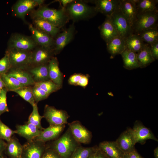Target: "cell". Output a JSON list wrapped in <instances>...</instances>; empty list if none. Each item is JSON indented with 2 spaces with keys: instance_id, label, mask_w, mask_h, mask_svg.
Returning a JSON list of instances; mask_svg holds the SVG:
<instances>
[{
  "instance_id": "cell-1",
  "label": "cell",
  "mask_w": 158,
  "mask_h": 158,
  "mask_svg": "<svg viewBox=\"0 0 158 158\" xmlns=\"http://www.w3.org/2000/svg\"><path fill=\"white\" fill-rule=\"evenodd\" d=\"M33 18H37L46 20L57 27L61 28L70 20L65 8L56 9L46 6L40 7L32 14Z\"/></svg>"
},
{
  "instance_id": "cell-2",
  "label": "cell",
  "mask_w": 158,
  "mask_h": 158,
  "mask_svg": "<svg viewBox=\"0 0 158 158\" xmlns=\"http://www.w3.org/2000/svg\"><path fill=\"white\" fill-rule=\"evenodd\" d=\"M47 145L61 158H69L75 149L81 145L73 137L69 127L63 135Z\"/></svg>"
},
{
  "instance_id": "cell-3",
  "label": "cell",
  "mask_w": 158,
  "mask_h": 158,
  "mask_svg": "<svg viewBox=\"0 0 158 158\" xmlns=\"http://www.w3.org/2000/svg\"><path fill=\"white\" fill-rule=\"evenodd\" d=\"M69 20L75 22L89 19L98 12L95 6H91L84 1L75 0L68 4L65 8Z\"/></svg>"
},
{
  "instance_id": "cell-4",
  "label": "cell",
  "mask_w": 158,
  "mask_h": 158,
  "mask_svg": "<svg viewBox=\"0 0 158 158\" xmlns=\"http://www.w3.org/2000/svg\"><path fill=\"white\" fill-rule=\"evenodd\" d=\"M158 11L138 13L136 20L133 27V33L137 34L142 31L151 28L157 27Z\"/></svg>"
},
{
  "instance_id": "cell-5",
  "label": "cell",
  "mask_w": 158,
  "mask_h": 158,
  "mask_svg": "<svg viewBox=\"0 0 158 158\" xmlns=\"http://www.w3.org/2000/svg\"><path fill=\"white\" fill-rule=\"evenodd\" d=\"M11 67L26 70L29 67L32 51L7 48Z\"/></svg>"
},
{
  "instance_id": "cell-6",
  "label": "cell",
  "mask_w": 158,
  "mask_h": 158,
  "mask_svg": "<svg viewBox=\"0 0 158 158\" xmlns=\"http://www.w3.org/2000/svg\"><path fill=\"white\" fill-rule=\"evenodd\" d=\"M43 116L49 125H61L68 123L69 115L65 110L58 109L54 107L46 104Z\"/></svg>"
},
{
  "instance_id": "cell-7",
  "label": "cell",
  "mask_w": 158,
  "mask_h": 158,
  "mask_svg": "<svg viewBox=\"0 0 158 158\" xmlns=\"http://www.w3.org/2000/svg\"><path fill=\"white\" fill-rule=\"evenodd\" d=\"M55 55L53 49L37 45L32 51L28 68L48 63Z\"/></svg>"
},
{
  "instance_id": "cell-8",
  "label": "cell",
  "mask_w": 158,
  "mask_h": 158,
  "mask_svg": "<svg viewBox=\"0 0 158 158\" xmlns=\"http://www.w3.org/2000/svg\"><path fill=\"white\" fill-rule=\"evenodd\" d=\"M23 146L21 158H41L47 145L42 141L28 140Z\"/></svg>"
},
{
  "instance_id": "cell-9",
  "label": "cell",
  "mask_w": 158,
  "mask_h": 158,
  "mask_svg": "<svg viewBox=\"0 0 158 158\" xmlns=\"http://www.w3.org/2000/svg\"><path fill=\"white\" fill-rule=\"evenodd\" d=\"M8 48L32 51L37 46L31 37L16 33L11 36L8 42Z\"/></svg>"
},
{
  "instance_id": "cell-10",
  "label": "cell",
  "mask_w": 158,
  "mask_h": 158,
  "mask_svg": "<svg viewBox=\"0 0 158 158\" xmlns=\"http://www.w3.org/2000/svg\"><path fill=\"white\" fill-rule=\"evenodd\" d=\"M111 17L119 36L125 40L133 33V30L127 19L122 13L120 8Z\"/></svg>"
},
{
  "instance_id": "cell-11",
  "label": "cell",
  "mask_w": 158,
  "mask_h": 158,
  "mask_svg": "<svg viewBox=\"0 0 158 158\" xmlns=\"http://www.w3.org/2000/svg\"><path fill=\"white\" fill-rule=\"evenodd\" d=\"M68 127L76 141L80 144H88L91 140V132L83 126L79 121L68 123Z\"/></svg>"
},
{
  "instance_id": "cell-12",
  "label": "cell",
  "mask_w": 158,
  "mask_h": 158,
  "mask_svg": "<svg viewBox=\"0 0 158 158\" xmlns=\"http://www.w3.org/2000/svg\"><path fill=\"white\" fill-rule=\"evenodd\" d=\"M75 28L74 23L63 32L59 33L54 38L53 50L55 55L59 54L72 40Z\"/></svg>"
},
{
  "instance_id": "cell-13",
  "label": "cell",
  "mask_w": 158,
  "mask_h": 158,
  "mask_svg": "<svg viewBox=\"0 0 158 158\" xmlns=\"http://www.w3.org/2000/svg\"><path fill=\"white\" fill-rule=\"evenodd\" d=\"M85 1L94 4L98 12L108 16H111L120 8L121 0H93Z\"/></svg>"
},
{
  "instance_id": "cell-14",
  "label": "cell",
  "mask_w": 158,
  "mask_h": 158,
  "mask_svg": "<svg viewBox=\"0 0 158 158\" xmlns=\"http://www.w3.org/2000/svg\"><path fill=\"white\" fill-rule=\"evenodd\" d=\"M132 130L136 143L143 144L149 139L158 141V139L151 131L140 121H135Z\"/></svg>"
},
{
  "instance_id": "cell-15",
  "label": "cell",
  "mask_w": 158,
  "mask_h": 158,
  "mask_svg": "<svg viewBox=\"0 0 158 158\" xmlns=\"http://www.w3.org/2000/svg\"><path fill=\"white\" fill-rule=\"evenodd\" d=\"M31 37L37 45L53 49L54 39L49 35L35 28L32 24L29 25Z\"/></svg>"
},
{
  "instance_id": "cell-16",
  "label": "cell",
  "mask_w": 158,
  "mask_h": 158,
  "mask_svg": "<svg viewBox=\"0 0 158 158\" xmlns=\"http://www.w3.org/2000/svg\"><path fill=\"white\" fill-rule=\"evenodd\" d=\"M115 142L124 154L135 150L136 143L132 128H127L122 133Z\"/></svg>"
},
{
  "instance_id": "cell-17",
  "label": "cell",
  "mask_w": 158,
  "mask_h": 158,
  "mask_svg": "<svg viewBox=\"0 0 158 158\" xmlns=\"http://www.w3.org/2000/svg\"><path fill=\"white\" fill-rule=\"evenodd\" d=\"M100 35L106 44L114 38L120 36L111 16H106L104 22L99 27Z\"/></svg>"
},
{
  "instance_id": "cell-18",
  "label": "cell",
  "mask_w": 158,
  "mask_h": 158,
  "mask_svg": "<svg viewBox=\"0 0 158 158\" xmlns=\"http://www.w3.org/2000/svg\"><path fill=\"white\" fill-rule=\"evenodd\" d=\"M65 126V124L61 125H49L48 127L42 130L40 135L35 139L39 140L45 142L55 140L59 137Z\"/></svg>"
},
{
  "instance_id": "cell-19",
  "label": "cell",
  "mask_w": 158,
  "mask_h": 158,
  "mask_svg": "<svg viewBox=\"0 0 158 158\" xmlns=\"http://www.w3.org/2000/svg\"><path fill=\"white\" fill-rule=\"evenodd\" d=\"M98 147L108 158L123 157L124 154L115 141H104L99 143Z\"/></svg>"
},
{
  "instance_id": "cell-20",
  "label": "cell",
  "mask_w": 158,
  "mask_h": 158,
  "mask_svg": "<svg viewBox=\"0 0 158 158\" xmlns=\"http://www.w3.org/2000/svg\"><path fill=\"white\" fill-rule=\"evenodd\" d=\"M38 5L37 0H19L13 6V11L16 16L24 21L27 13Z\"/></svg>"
},
{
  "instance_id": "cell-21",
  "label": "cell",
  "mask_w": 158,
  "mask_h": 158,
  "mask_svg": "<svg viewBox=\"0 0 158 158\" xmlns=\"http://www.w3.org/2000/svg\"><path fill=\"white\" fill-rule=\"evenodd\" d=\"M120 8L132 29L138 14L136 6L130 0H121Z\"/></svg>"
},
{
  "instance_id": "cell-22",
  "label": "cell",
  "mask_w": 158,
  "mask_h": 158,
  "mask_svg": "<svg viewBox=\"0 0 158 158\" xmlns=\"http://www.w3.org/2000/svg\"><path fill=\"white\" fill-rule=\"evenodd\" d=\"M16 134L22 136L27 140L35 139L41 133L40 130L33 124L29 123L16 126Z\"/></svg>"
},
{
  "instance_id": "cell-23",
  "label": "cell",
  "mask_w": 158,
  "mask_h": 158,
  "mask_svg": "<svg viewBox=\"0 0 158 158\" xmlns=\"http://www.w3.org/2000/svg\"><path fill=\"white\" fill-rule=\"evenodd\" d=\"M6 74L14 78L24 86H33L35 83L26 70L11 67Z\"/></svg>"
},
{
  "instance_id": "cell-24",
  "label": "cell",
  "mask_w": 158,
  "mask_h": 158,
  "mask_svg": "<svg viewBox=\"0 0 158 158\" xmlns=\"http://www.w3.org/2000/svg\"><path fill=\"white\" fill-rule=\"evenodd\" d=\"M49 71L50 80L62 88L63 75L60 70L59 61L56 57H54L49 62Z\"/></svg>"
},
{
  "instance_id": "cell-25",
  "label": "cell",
  "mask_w": 158,
  "mask_h": 158,
  "mask_svg": "<svg viewBox=\"0 0 158 158\" xmlns=\"http://www.w3.org/2000/svg\"><path fill=\"white\" fill-rule=\"evenodd\" d=\"M26 70L30 74L35 83L50 80L49 63L29 68Z\"/></svg>"
},
{
  "instance_id": "cell-26",
  "label": "cell",
  "mask_w": 158,
  "mask_h": 158,
  "mask_svg": "<svg viewBox=\"0 0 158 158\" xmlns=\"http://www.w3.org/2000/svg\"><path fill=\"white\" fill-rule=\"evenodd\" d=\"M106 45L107 50L112 58L116 55L121 54L126 48L125 40L120 36L114 38Z\"/></svg>"
},
{
  "instance_id": "cell-27",
  "label": "cell",
  "mask_w": 158,
  "mask_h": 158,
  "mask_svg": "<svg viewBox=\"0 0 158 158\" xmlns=\"http://www.w3.org/2000/svg\"><path fill=\"white\" fill-rule=\"evenodd\" d=\"M35 27L51 36L54 39L60 33L61 28L41 19L33 18Z\"/></svg>"
},
{
  "instance_id": "cell-28",
  "label": "cell",
  "mask_w": 158,
  "mask_h": 158,
  "mask_svg": "<svg viewBox=\"0 0 158 158\" xmlns=\"http://www.w3.org/2000/svg\"><path fill=\"white\" fill-rule=\"evenodd\" d=\"M121 55L125 68L132 70L140 68L137 53L126 48Z\"/></svg>"
},
{
  "instance_id": "cell-29",
  "label": "cell",
  "mask_w": 158,
  "mask_h": 158,
  "mask_svg": "<svg viewBox=\"0 0 158 158\" xmlns=\"http://www.w3.org/2000/svg\"><path fill=\"white\" fill-rule=\"evenodd\" d=\"M23 149V146L14 136L7 142L5 149L7 154L11 158H21Z\"/></svg>"
},
{
  "instance_id": "cell-30",
  "label": "cell",
  "mask_w": 158,
  "mask_h": 158,
  "mask_svg": "<svg viewBox=\"0 0 158 158\" xmlns=\"http://www.w3.org/2000/svg\"><path fill=\"white\" fill-rule=\"evenodd\" d=\"M125 42L127 48L137 53L147 44L142 41L138 35L134 33L130 35L126 39Z\"/></svg>"
},
{
  "instance_id": "cell-31",
  "label": "cell",
  "mask_w": 158,
  "mask_h": 158,
  "mask_svg": "<svg viewBox=\"0 0 158 158\" xmlns=\"http://www.w3.org/2000/svg\"><path fill=\"white\" fill-rule=\"evenodd\" d=\"M137 57L140 68H145L155 60L150 51V46L147 44L140 51L137 53Z\"/></svg>"
},
{
  "instance_id": "cell-32",
  "label": "cell",
  "mask_w": 158,
  "mask_h": 158,
  "mask_svg": "<svg viewBox=\"0 0 158 158\" xmlns=\"http://www.w3.org/2000/svg\"><path fill=\"white\" fill-rule=\"evenodd\" d=\"M136 34L145 43L150 45L158 41V27L143 30Z\"/></svg>"
},
{
  "instance_id": "cell-33",
  "label": "cell",
  "mask_w": 158,
  "mask_h": 158,
  "mask_svg": "<svg viewBox=\"0 0 158 158\" xmlns=\"http://www.w3.org/2000/svg\"><path fill=\"white\" fill-rule=\"evenodd\" d=\"M98 148L97 146L85 147L80 145L75 149L69 158H89Z\"/></svg>"
},
{
  "instance_id": "cell-34",
  "label": "cell",
  "mask_w": 158,
  "mask_h": 158,
  "mask_svg": "<svg viewBox=\"0 0 158 158\" xmlns=\"http://www.w3.org/2000/svg\"><path fill=\"white\" fill-rule=\"evenodd\" d=\"M0 77L3 81L5 87L8 91H14L24 86L14 78L7 74L0 75Z\"/></svg>"
},
{
  "instance_id": "cell-35",
  "label": "cell",
  "mask_w": 158,
  "mask_h": 158,
  "mask_svg": "<svg viewBox=\"0 0 158 158\" xmlns=\"http://www.w3.org/2000/svg\"><path fill=\"white\" fill-rule=\"evenodd\" d=\"M32 106L36 103L32 93V86H24L14 91Z\"/></svg>"
},
{
  "instance_id": "cell-36",
  "label": "cell",
  "mask_w": 158,
  "mask_h": 158,
  "mask_svg": "<svg viewBox=\"0 0 158 158\" xmlns=\"http://www.w3.org/2000/svg\"><path fill=\"white\" fill-rule=\"evenodd\" d=\"M158 0H139L136 5L138 13L153 11L157 9Z\"/></svg>"
},
{
  "instance_id": "cell-37",
  "label": "cell",
  "mask_w": 158,
  "mask_h": 158,
  "mask_svg": "<svg viewBox=\"0 0 158 158\" xmlns=\"http://www.w3.org/2000/svg\"><path fill=\"white\" fill-rule=\"evenodd\" d=\"M32 107V111L27 123L33 124L40 130H43L44 128L41 126V120L44 117L43 116H41L39 113L37 103H36Z\"/></svg>"
},
{
  "instance_id": "cell-38",
  "label": "cell",
  "mask_w": 158,
  "mask_h": 158,
  "mask_svg": "<svg viewBox=\"0 0 158 158\" xmlns=\"http://www.w3.org/2000/svg\"><path fill=\"white\" fill-rule=\"evenodd\" d=\"M35 85L40 87L49 95L61 88L50 80L36 83Z\"/></svg>"
},
{
  "instance_id": "cell-39",
  "label": "cell",
  "mask_w": 158,
  "mask_h": 158,
  "mask_svg": "<svg viewBox=\"0 0 158 158\" xmlns=\"http://www.w3.org/2000/svg\"><path fill=\"white\" fill-rule=\"evenodd\" d=\"M16 133V130H13L3 123L0 120V138L7 142L11 139L12 136Z\"/></svg>"
},
{
  "instance_id": "cell-40",
  "label": "cell",
  "mask_w": 158,
  "mask_h": 158,
  "mask_svg": "<svg viewBox=\"0 0 158 158\" xmlns=\"http://www.w3.org/2000/svg\"><path fill=\"white\" fill-rule=\"evenodd\" d=\"M32 93L35 103L47 98L49 95L39 86L35 85L32 86Z\"/></svg>"
},
{
  "instance_id": "cell-41",
  "label": "cell",
  "mask_w": 158,
  "mask_h": 158,
  "mask_svg": "<svg viewBox=\"0 0 158 158\" xmlns=\"http://www.w3.org/2000/svg\"><path fill=\"white\" fill-rule=\"evenodd\" d=\"M11 68L8 54L6 51L4 56L0 59V75L6 74Z\"/></svg>"
},
{
  "instance_id": "cell-42",
  "label": "cell",
  "mask_w": 158,
  "mask_h": 158,
  "mask_svg": "<svg viewBox=\"0 0 158 158\" xmlns=\"http://www.w3.org/2000/svg\"><path fill=\"white\" fill-rule=\"evenodd\" d=\"M7 89L4 87L0 91V116L3 113L9 112L6 101Z\"/></svg>"
},
{
  "instance_id": "cell-43",
  "label": "cell",
  "mask_w": 158,
  "mask_h": 158,
  "mask_svg": "<svg viewBox=\"0 0 158 158\" xmlns=\"http://www.w3.org/2000/svg\"><path fill=\"white\" fill-rule=\"evenodd\" d=\"M47 147L41 158H61L59 154L54 149Z\"/></svg>"
},
{
  "instance_id": "cell-44",
  "label": "cell",
  "mask_w": 158,
  "mask_h": 158,
  "mask_svg": "<svg viewBox=\"0 0 158 158\" xmlns=\"http://www.w3.org/2000/svg\"><path fill=\"white\" fill-rule=\"evenodd\" d=\"M83 74L80 73H75L71 75L68 78V82L71 85L77 86Z\"/></svg>"
},
{
  "instance_id": "cell-45",
  "label": "cell",
  "mask_w": 158,
  "mask_h": 158,
  "mask_svg": "<svg viewBox=\"0 0 158 158\" xmlns=\"http://www.w3.org/2000/svg\"><path fill=\"white\" fill-rule=\"evenodd\" d=\"M151 54L155 60L158 59V41L150 45Z\"/></svg>"
},
{
  "instance_id": "cell-46",
  "label": "cell",
  "mask_w": 158,
  "mask_h": 158,
  "mask_svg": "<svg viewBox=\"0 0 158 158\" xmlns=\"http://www.w3.org/2000/svg\"><path fill=\"white\" fill-rule=\"evenodd\" d=\"M89 75L88 74L83 75L77 86H81L84 88H85L88 84Z\"/></svg>"
},
{
  "instance_id": "cell-47",
  "label": "cell",
  "mask_w": 158,
  "mask_h": 158,
  "mask_svg": "<svg viewBox=\"0 0 158 158\" xmlns=\"http://www.w3.org/2000/svg\"><path fill=\"white\" fill-rule=\"evenodd\" d=\"M123 158H142L135 149L130 152L125 153Z\"/></svg>"
},
{
  "instance_id": "cell-48",
  "label": "cell",
  "mask_w": 158,
  "mask_h": 158,
  "mask_svg": "<svg viewBox=\"0 0 158 158\" xmlns=\"http://www.w3.org/2000/svg\"><path fill=\"white\" fill-rule=\"evenodd\" d=\"M89 158H108L99 149V147L97 151Z\"/></svg>"
},
{
  "instance_id": "cell-49",
  "label": "cell",
  "mask_w": 158,
  "mask_h": 158,
  "mask_svg": "<svg viewBox=\"0 0 158 158\" xmlns=\"http://www.w3.org/2000/svg\"><path fill=\"white\" fill-rule=\"evenodd\" d=\"M6 143L3 140L0 138V155L2 152L5 150Z\"/></svg>"
},
{
  "instance_id": "cell-50",
  "label": "cell",
  "mask_w": 158,
  "mask_h": 158,
  "mask_svg": "<svg viewBox=\"0 0 158 158\" xmlns=\"http://www.w3.org/2000/svg\"><path fill=\"white\" fill-rule=\"evenodd\" d=\"M74 0H60L59 1L61 4V7L65 8L67 5L72 2Z\"/></svg>"
},
{
  "instance_id": "cell-51",
  "label": "cell",
  "mask_w": 158,
  "mask_h": 158,
  "mask_svg": "<svg viewBox=\"0 0 158 158\" xmlns=\"http://www.w3.org/2000/svg\"><path fill=\"white\" fill-rule=\"evenodd\" d=\"M154 155L155 158H158V147H156L154 150Z\"/></svg>"
},
{
  "instance_id": "cell-52",
  "label": "cell",
  "mask_w": 158,
  "mask_h": 158,
  "mask_svg": "<svg viewBox=\"0 0 158 158\" xmlns=\"http://www.w3.org/2000/svg\"><path fill=\"white\" fill-rule=\"evenodd\" d=\"M5 86L4 83L0 77V91Z\"/></svg>"
},
{
  "instance_id": "cell-53",
  "label": "cell",
  "mask_w": 158,
  "mask_h": 158,
  "mask_svg": "<svg viewBox=\"0 0 158 158\" xmlns=\"http://www.w3.org/2000/svg\"><path fill=\"white\" fill-rule=\"evenodd\" d=\"M108 94L109 95V96H111L112 97H114V94H113V93L111 92H108Z\"/></svg>"
},
{
  "instance_id": "cell-54",
  "label": "cell",
  "mask_w": 158,
  "mask_h": 158,
  "mask_svg": "<svg viewBox=\"0 0 158 158\" xmlns=\"http://www.w3.org/2000/svg\"><path fill=\"white\" fill-rule=\"evenodd\" d=\"M0 158H4V157L1 156V155H0Z\"/></svg>"
}]
</instances>
